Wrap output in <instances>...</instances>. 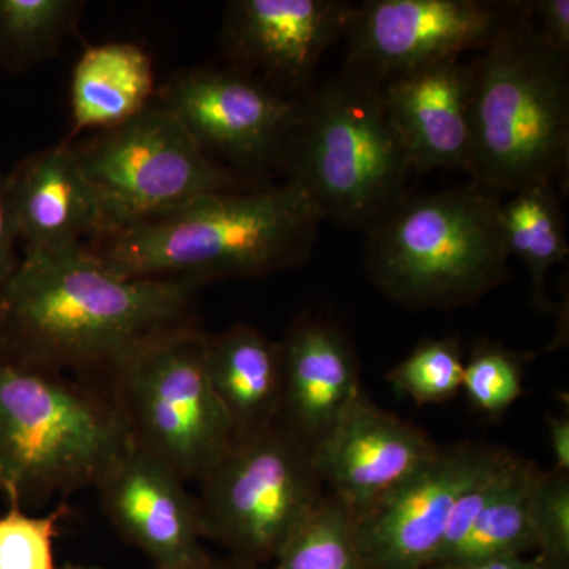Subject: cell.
Listing matches in <instances>:
<instances>
[{"mask_svg":"<svg viewBox=\"0 0 569 569\" xmlns=\"http://www.w3.org/2000/svg\"><path fill=\"white\" fill-rule=\"evenodd\" d=\"M198 287L126 279L84 246L24 253L0 287V350L107 387L138 348L194 321Z\"/></svg>","mask_w":569,"mask_h":569,"instance_id":"6da1fadb","label":"cell"},{"mask_svg":"<svg viewBox=\"0 0 569 569\" xmlns=\"http://www.w3.org/2000/svg\"><path fill=\"white\" fill-rule=\"evenodd\" d=\"M323 222L296 183H260L206 194L82 246L126 279L190 280L201 287L299 268L309 261Z\"/></svg>","mask_w":569,"mask_h":569,"instance_id":"7a4b0ae2","label":"cell"},{"mask_svg":"<svg viewBox=\"0 0 569 569\" xmlns=\"http://www.w3.org/2000/svg\"><path fill=\"white\" fill-rule=\"evenodd\" d=\"M470 69L471 182L505 197L567 174L569 56L541 40L529 0Z\"/></svg>","mask_w":569,"mask_h":569,"instance_id":"3957f363","label":"cell"},{"mask_svg":"<svg viewBox=\"0 0 569 569\" xmlns=\"http://www.w3.org/2000/svg\"><path fill=\"white\" fill-rule=\"evenodd\" d=\"M130 445L110 389L0 350V493L10 505L97 488Z\"/></svg>","mask_w":569,"mask_h":569,"instance_id":"277c9868","label":"cell"},{"mask_svg":"<svg viewBox=\"0 0 569 569\" xmlns=\"http://www.w3.org/2000/svg\"><path fill=\"white\" fill-rule=\"evenodd\" d=\"M503 198L475 182L403 198L365 233L367 276L407 309L475 305L509 280Z\"/></svg>","mask_w":569,"mask_h":569,"instance_id":"5b68a950","label":"cell"},{"mask_svg":"<svg viewBox=\"0 0 569 569\" xmlns=\"http://www.w3.org/2000/svg\"><path fill=\"white\" fill-rule=\"evenodd\" d=\"M410 170L385 82L343 66L307 100L282 174L325 222L366 233L407 197Z\"/></svg>","mask_w":569,"mask_h":569,"instance_id":"8992f818","label":"cell"},{"mask_svg":"<svg viewBox=\"0 0 569 569\" xmlns=\"http://www.w3.org/2000/svg\"><path fill=\"white\" fill-rule=\"evenodd\" d=\"M206 339L194 321L168 329L127 358L107 385L133 443L186 482L203 481L236 445L209 380Z\"/></svg>","mask_w":569,"mask_h":569,"instance_id":"52a82bcc","label":"cell"},{"mask_svg":"<svg viewBox=\"0 0 569 569\" xmlns=\"http://www.w3.org/2000/svg\"><path fill=\"white\" fill-rule=\"evenodd\" d=\"M325 496L312 451L276 425L238 441L194 500L203 538L260 568L277 559Z\"/></svg>","mask_w":569,"mask_h":569,"instance_id":"ba28073f","label":"cell"},{"mask_svg":"<svg viewBox=\"0 0 569 569\" xmlns=\"http://www.w3.org/2000/svg\"><path fill=\"white\" fill-rule=\"evenodd\" d=\"M70 146L96 190L103 219L100 233L173 211L206 194L263 183L206 156L157 100L129 122Z\"/></svg>","mask_w":569,"mask_h":569,"instance_id":"9c48e42d","label":"cell"},{"mask_svg":"<svg viewBox=\"0 0 569 569\" xmlns=\"http://www.w3.org/2000/svg\"><path fill=\"white\" fill-rule=\"evenodd\" d=\"M206 156L252 181L280 171L306 102L230 67L178 71L156 93Z\"/></svg>","mask_w":569,"mask_h":569,"instance_id":"30bf717a","label":"cell"},{"mask_svg":"<svg viewBox=\"0 0 569 569\" xmlns=\"http://www.w3.org/2000/svg\"><path fill=\"white\" fill-rule=\"evenodd\" d=\"M522 0H367L356 6L343 66L387 82L419 67L479 52Z\"/></svg>","mask_w":569,"mask_h":569,"instance_id":"8fae6325","label":"cell"},{"mask_svg":"<svg viewBox=\"0 0 569 569\" xmlns=\"http://www.w3.org/2000/svg\"><path fill=\"white\" fill-rule=\"evenodd\" d=\"M511 455L473 441L438 448L413 477L355 519L367 569L429 568L460 498Z\"/></svg>","mask_w":569,"mask_h":569,"instance_id":"7c38bea8","label":"cell"},{"mask_svg":"<svg viewBox=\"0 0 569 569\" xmlns=\"http://www.w3.org/2000/svg\"><path fill=\"white\" fill-rule=\"evenodd\" d=\"M355 11L347 0H234L222 28L228 67L307 102L321 59L346 39Z\"/></svg>","mask_w":569,"mask_h":569,"instance_id":"4fadbf2b","label":"cell"},{"mask_svg":"<svg viewBox=\"0 0 569 569\" xmlns=\"http://www.w3.org/2000/svg\"><path fill=\"white\" fill-rule=\"evenodd\" d=\"M425 430L376 406L362 392L312 449L326 492L356 518L395 492L437 455Z\"/></svg>","mask_w":569,"mask_h":569,"instance_id":"5bb4252c","label":"cell"},{"mask_svg":"<svg viewBox=\"0 0 569 569\" xmlns=\"http://www.w3.org/2000/svg\"><path fill=\"white\" fill-rule=\"evenodd\" d=\"M96 489L112 527L156 569L186 567L208 556L197 500L186 481L133 441Z\"/></svg>","mask_w":569,"mask_h":569,"instance_id":"9a60e30c","label":"cell"},{"mask_svg":"<svg viewBox=\"0 0 569 569\" xmlns=\"http://www.w3.org/2000/svg\"><path fill=\"white\" fill-rule=\"evenodd\" d=\"M282 403L277 426L312 451L362 395L350 337L332 321L301 318L282 342Z\"/></svg>","mask_w":569,"mask_h":569,"instance_id":"2e32d148","label":"cell"},{"mask_svg":"<svg viewBox=\"0 0 569 569\" xmlns=\"http://www.w3.org/2000/svg\"><path fill=\"white\" fill-rule=\"evenodd\" d=\"M470 61L447 59L385 82V100L408 163L419 174L468 173L471 148Z\"/></svg>","mask_w":569,"mask_h":569,"instance_id":"e0dca14e","label":"cell"},{"mask_svg":"<svg viewBox=\"0 0 569 569\" xmlns=\"http://www.w3.org/2000/svg\"><path fill=\"white\" fill-rule=\"evenodd\" d=\"M7 198L24 253L82 246L102 231L96 190L69 142L26 157L7 174ZM86 241V242H88Z\"/></svg>","mask_w":569,"mask_h":569,"instance_id":"ac0fdd59","label":"cell"},{"mask_svg":"<svg viewBox=\"0 0 569 569\" xmlns=\"http://www.w3.org/2000/svg\"><path fill=\"white\" fill-rule=\"evenodd\" d=\"M542 470L511 455L460 498L432 567L537 552L531 493Z\"/></svg>","mask_w":569,"mask_h":569,"instance_id":"d6986e66","label":"cell"},{"mask_svg":"<svg viewBox=\"0 0 569 569\" xmlns=\"http://www.w3.org/2000/svg\"><path fill=\"white\" fill-rule=\"evenodd\" d=\"M206 367L233 426L236 443L271 429L282 403V347L238 323L206 339Z\"/></svg>","mask_w":569,"mask_h":569,"instance_id":"ffe728a7","label":"cell"},{"mask_svg":"<svg viewBox=\"0 0 569 569\" xmlns=\"http://www.w3.org/2000/svg\"><path fill=\"white\" fill-rule=\"evenodd\" d=\"M151 56L130 41L96 44L82 52L71 73V137L116 129L153 102Z\"/></svg>","mask_w":569,"mask_h":569,"instance_id":"44dd1931","label":"cell"},{"mask_svg":"<svg viewBox=\"0 0 569 569\" xmlns=\"http://www.w3.org/2000/svg\"><path fill=\"white\" fill-rule=\"evenodd\" d=\"M500 206L509 257L529 269L537 309H549L546 277L568 257L567 220L556 182H537L509 193Z\"/></svg>","mask_w":569,"mask_h":569,"instance_id":"7402d4cb","label":"cell"},{"mask_svg":"<svg viewBox=\"0 0 569 569\" xmlns=\"http://www.w3.org/2000/svg\"><path fill=\"white\" fill-rule=\"evenodd\" d=\"M77 0H0V66L21 73L50 59L80 21Z\"/></svg>","mask_w":569,"mask_h":569,"instance_id":"603a6c76","label":"cell"},{"mask_svg":"<svg viewBox=\"0 0 569 569\" xmlns=\"http://www.w3.org/2000/svg\"><path fill=\"white\" fill-rule=\"evenodd\" d=\"M271 569H367L350 509L326 492Z\"/></svg>","mask_w":569,"mask_h":569,"instance_id":"cb8c5ba5","label":"cell"},{"mask_svg":"<svg viewBox=\"0 0 569 569\" xmlns=\"http://www.w3.org/2000/svg\"><path fill=\"white\" fill-rule=\"evenodd\" d=\"M463 367L466 361L458 339H430L392 367L387 380L418 406L443 403L462 391Z\"/></svg>","mask_w":569,"mask_h":569,"instance_id":"d4e9b609","label":"cell"},{"mask_svg":"<svg viewBox=\"0 0 569 569\" xmlns=\"http://www.w3.org/2000/svg\"><path fill=\"white\" fill-rule=\"evenodd\" d=\"M526 362L527 355L500 343H478L463 367L462 391L477 410L498 417L523 396Z\"/></svg>","mask_w":569,"mask_h":569,"instance_id":"484cf974","label":"cell"},{"mask_svg":"<svg viewBox=\"0 0 569 569\" xmlns=\"http://www.w3.org/2000/svg\"><path fill=\"white\" fill-rule=\"evenodd\" d=\"M71 508L59 505L47 516H29L10 505L0 518V569H56L54 538Z\"/></svg>","mask_w":569,"mask_h":569,"instance_id":"4316f807","label":"cell"},{"mask_svg":"<svg viewBox=\"0 0 569 569\" xmlns=\"http://www.w3.org/2000/svg\"><path fill=\"white\" fill-rule=\"evenodd\" d=\"M537 556L569 569V473L542 470L531 493Z\"/></svg>","mask_w":569,"mask_h":569,"instance_id":"83f0119b","label":"cell"},{"mask_svg":"<svg viewBox=\"0 0 569 569\" xmlns=\"http://www.w3.org/2000/svg\"><path fill=\"white\" fill-rule=\"evenodd\" d=\"M530 10L541 40L550 50L569 56L568 0H531Z\"/></svg>","mask_w":569,"mask_h":569,"instance_id":"f1b7e54d","label":"cell"},{"mask_svg":"<svg viewBox=\"0 0 569 569\" xmlns=\"http://www.w3.org/2000/svg\"><path fill=\"white\" fill-rule=\"evenodd\" d=\"M17 241L18 234L11 219L9 198H7V174L0 171V287L13 276L20 264Z\"/></svg>","mask_w":569,"mask_h":569,"instance_id":"f546056e","label":"cell"},{"mask_svg":"<svg viewBox=\"0 0 569 569\" xmlns=\"http://www.w3.org/2000/svg\"><path fill=\"white\" fill-rule=\"evenodd\" d=\"M548 436L556 467L553 470L569 473V418L557 415L548 418Z\"/></svg>","mask_w":569,"mask_h":569,"instance_id":"4dcf8cb0","label":"cell"},{"mask_svg":"<svg viewBox=\"0 0 569 569\" xmlns=\"http://www.w3.org/2000/svg\"><path fill=\"white\" fill-rule=\"evenodd\" d=\"M427 569H559L542 557L527 556L497 557V559L473 561L458 567H432Z\"/></svg>","mask_w":569,"mask_h":569,"instance_id":"1f68e13d","label":"cell"},{"mask_svg":"<svg viewBox=\"0 0 569 569\" xmlns=\"http://www.w3.org/2000/svg\"><path fill=\"white\" fill-rule=\"evenodd\" d=\"M176 569H260L254 565L246 563V561L228 557L223 560H213L211 557L206 556L204 559L193 561V563L186 565V567Z\"/></svg>","mask_w":569,"mask_h":569,"instance_id":"d6a6232c","label":"cell"},{"mask_svg":"<svg viewBox=\"0 0 569 569\" xmlns=\"http://www.w3.org/2000/svg\"><path fill=\"white\" fill-rule=\"evenodd\" d=\"M62 569H102L97 567H82V565H66Z\"/></svg>","mask_w":569,"mask_h":569,"instance_id":"836d02e7","label":"cell"}]
</instances>
